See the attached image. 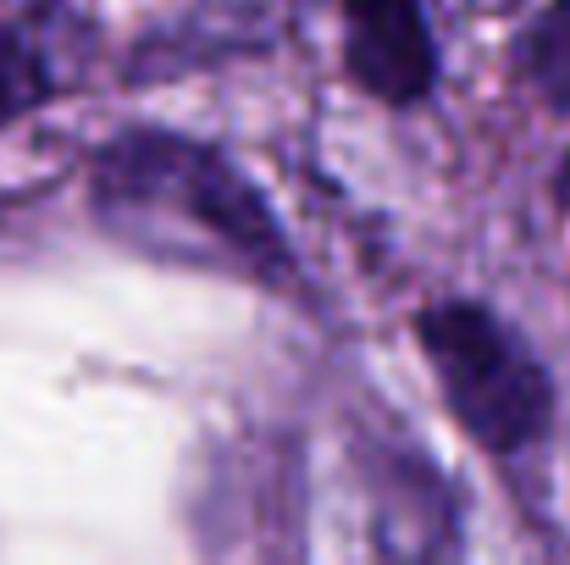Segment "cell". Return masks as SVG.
Listing matches in <instances>:
<instances>
[{
    "instance_id": "2",
    "label": "cell",
    "mask_w": 570,
    "mask_h": 565,
    "mask_svg": "<svg viewBox=\"0 0 570 565\" xmlns=\"http://www.w3.org/2000/svg\"><path fill=\"white\" fill-rule=\"evenodd\" d=\"M421 361L460 432L488 455H521L554 427V377L538 350L482 300H438L415 311Z\"/></svg>"
},
{
    "instance_id": "3",
    "label": "cell",
    "mask_w": 570,
    "mask_h": 565,
    "mask_svg": "<svg viewBox=\"0 0 570 565\" xmlns=\"http://www.w3.org/2000/svg\"><path fill=\"white\" fill-rule=\"evenodd\" d=\"M344 22V72L377 106L410 111L438 89V39L426 0H327Z\"/></svg>"
},
{
    "instance_id": "4",
    "label": "cell",
    "mask_w": 570,
    "mask_h": 565,
    "mask_svg": "<svg viewBox=\"0 0 570 565\" xmlns=\"http://www.w3.org/2000/svg\"><path fill=\"white\" fill-rule=\"evenodd\" d=\"M89 28L72 0H0V128L78 84Z\"/></svg>"
},
{
    "instance_id": "8",
    "label": "cell",
    "mask_w": 570,
    "mask_h": 565,
    "mask_svg": "<svg viewBox=\"0 0 570 565\" xmlns=\"http://www.w3.org/2000/svg\"><path fill=\"white\" fill-rule=\"evenodd\" d=\"M471 6H482V11H515L521 0H471Z\"/></svg>"
},
{
    "instance_id": "6",
    "label": "cell",
    "mask_w": 570,
    "mask_h": 565,
    "mask_svg": "<svg viewBox=\"0 0 570 565\" xmlns=\"http://www.w3.org/2000/svg\"><path fill=\"white\" fill-rule=\"evenodd\" d=\"M515 72L521 84L549 106L570 117V0H549L515 39Z\"/></svg>"
},
{
    "instance_id": "1",
    "label": "cell",
    "mask_w": 570,
    "mask_h": 565,
    "mask_svg": "<svg viewBox=\"0 0 570 565\" xmlns=\"http://www.w3.org/2000/svg\"><path fill=\"white\" fill-rule=\"evenodd\" d=\"M89 205L95 222L145 261L261 283L277 294L299 289V255L272 199L205 139L173 128L111 134L89 167Z\"/></svg>"
},
{
    "instance_id": "5",
    "label": "cell",
    "mask_w": 570,
    "mask_h": 565,
    "mask_svg": "<svg viewBox=\"0 0 570 565\" xmlns=\"http://www.w3.org/2000/svg\"><path fill=\"white\" fill-rule=\"evenodd\" d=\"M377 549L382 555H454L460 549L438 471L387 466L377 477Z\"/></svg>"
},
{
    "instance_id": "7",
    "label": "cell",
    "mask_w": 570,
    "mask_h": 565,
    "mask_svg": "<svg viewBox=\"0 0 570 565\" xmlns=\"http://www.w3.org/2000/svg\"><path fill=\"white\" fill-rule=\"evenodd\" d=\"M554 194H560V205L570 211V150H566V162H560V173H554Z\"/></svg>"
}]
</instances>
